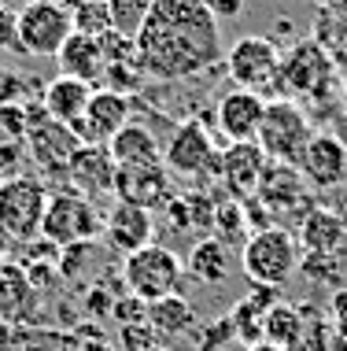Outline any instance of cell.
I'll return each instance as SVG.
<instances>
[{"mask_svg": "<svg viewBox=\"0 0 347 351\" xmlns=\"http://www.w3.org/2000/svg\"><path fill=\"white\" fill-rule=\"evenodd\" d=\"M133 49L137 67L155 82H185L226 60L218 19L203 0H152Z\"/></svg>", "mask_w": 347, "mask_h": 351, "instance_id": "6da1fadb", "label": "cell"}, {"mask_svg": "<svg viewBox=\"0 0 347 351\" xmlns=\"http://www.w3.org/2000/svg\"><path fill=\"white\" fill-rule=\"evenodd\" d=\"M299 259H303V248L296 237L285 226H270V230H255L244 241L240 270L251 285L281 289L285 281H292V274H299Z\"/></svg>", "mask_w": 347, "mask_h": 351, "instance_id": "7a4b0ae2", "label": "cell"}, {"mask_svg": "<svg viewBox=\"0 0 347 351\" xmlns=\"http://www.w3.org/2000/svg\"><path fill=\"white\" fill-rule=\"evenodd\" d=\"M49 185L41 174H12L0 182V233L12 244H30L41 237V218L49 207Z\"/></svg>", "mask_w": 347, "mask_h": 351, "instance_id": "3957f363", "label": "cell"}, {"mask_svg": "<svg viewBox=\"0 0 347 351\" xmlns=\"http://www.w3.org/2000/svg\"><path fill=\"white\" fill-rule=\"evenodd\" d=\"M314 130H311V119L307 111L299 108L292 97H274L266 100V115H262V126H259V137L255 145L266 152L270 163H288V167H299L307 145H311Z\"/></svg>", "mask_w": 347, "mask_h": 351, "instance_id": "277c9868", "label": "cell"}, {"mask_svg": "<svg viewBox=\"0 0 347 351\" xmlns=\"http://www.w3.org/2000/svg\"><path fill=\"white\" fill-rule=\"evenodd\" d=\"M336 85V63L322 41H299L281 52V97L329 100Z\"/></svg>", "mask_w": 347, "mask_h": 351, "instance_id": "5b68a950", "label": "cell"}, {"mask_svg": "<svg viewBox=\"0 0 347 351\" xmlns=\"http://www.w3.org/2000/svg\"><path fill=\"white\" fill-rule=\"evenodd\" d=\"M185 278V259L163 244H148L133 255L122 259V281H126L129 296L140 303H155L163 296H174Z\"/></svg>", "mask_w": 347, "mask_h": 351, "instance_id": "8992f818", "label": "cell"}, {"mask_svg": "<svg viewBox=\"0 0 347 351\" xmlns=\"http://www.w3.org/2000/svg\"><path fill=\"white\" fill-rule=\"evenodd\" d=\"M222 63H226L233 85L262 93L266 100L281 97V49L270 37H262V34L240 37L233 49H226Z\"/></svg>", "mask_w": 347, "mask_h": 351, "instance_id": "52a82bcc", "label": "cell"}, {"mask_svg": "<svg viewBox=\"0 0 347 351\" xmlns=\"http://www.w3.org/2000/svg\"><path fill=\"white\" fill-rule=\"evenodd\" d=\"M104 233V215L97 211V204L89 196L74 193V189H60L49 196L41 218V237L52 241L55 248H67V244H81V241H97Z\"/></svg>", "mask_w": 347, "mask_h": 351, "instance_id": "ba28073f", "label": "cell"}, {"mask_svg": "<svg viewBox=\"0 0 347 351\" xmlns=\"http://www.w3.org/2000/svg\"><path fill=\"white\" fill-rule=\"evenodd\" d=\"M70 34H74V19L63 4L30 0L26 8H18V49H23V56L55 60Z\"/></svg>", "mask_w": 347, "mask_h": 351, "instance_id": "9c48e42d", "label": "cell"}, {"mask_svg": "<svg viewBox=\"0 0 347 351\" xmlns=\"http://www.w3.org/2000/svg\"><path fill=\"white\" fill-rule=\"evenodd\" d=\"M163 167L170 174H181V178H200V174H211L218 178L222 170V148L211 141V134L203 130V122H181L174 126L170 141L163 148Z\"/></svg>", "mask_w": 347, "mask_h": 351, "instance_id": "30bf717a", "label": "cell"}, {"mask_svg": "<svg viewBox=\"0 0 347 351\" xmlns=\"http://www.w3.org/2000/svg\"><path fill=\"white\" fill-rule=\"evenodd\" d=\"M23 145H26V156L34 159V167L41 170V178L60 174L63 182H67V167H70L74 152L81 148V141L74 137L70 126H63V122L44 115L41 122H34V126L26 130Z\"/></svg>", "mask_w": 347, "mask_h": 351, "instance_id": "8fae6325", "label": "cell"}, {"mask_svg": "<svg viewBox=\"0 0 347 351\" xmlns=\"http://www.w3.org/2000/svg\"><path fill=\"white\" fill-rule=\"evenodd\" d=\"M129 111H133L129 97H122L115 89H97L89 108H86V115L74 122L70 130L81 145H107L122 126H129Z\"/></svg>", "mask_w": 347, "mask_h": 351, "instance_id": "7c38bea8", "label": "cell"}, {"mask_svg": "<svg viewBox=\"0 0 347 351\" xmlns=\"http://www.w3.org/2000/svg\"><path fill=\"white\" fill-rule=\"evenodd\" d=\"M255 200L270 211V218H285L303 211L307 200H311V185L299 174V167L288 163H266L262 170V182L255 189Z\"/></svg>", "mask_w": 347, "mask_h": 351, "instance_id": "4fadbf2b", "label": "cell"}, {"mask_svg": "<svg viewBox=\"0 0 347 351\" xmlns=\"http://www.w3.org/2000/svg\"><path fill=\"white\" fill-rule=\"evenodd\" d=\"M262 115H266V97L251 93V89H240V85L222 93V100L214 104V122H218L226 145H233V141H255Z\"/></svg>", "mask_w": 347, "mask_h": 351, "instance_id": "5bb4252c", "label": "cell"}, {"mask_svg": "<svg viewBox=\"0 0 347 351\" xmlns=\"http://www.w3.org/2000/svg\"><path fill=\"white\" fill-rule=\"evenodd\" d=\"M266 152H262L255 141H233V145L222 148V185L229 189L233 200H251L255 196V189L262 182V170H266Z\"/></svg>", "mask_w": 347, "mask_h": 351, "instance_id": "9a60e30c", "label": "cell"}, {"mask_svg": "<svg viewBox=\"0 0 347 351\" xmlns=\"http://www.w3.org/2000/svg\"><path fill=\"white\" fill-rule=\"evenodd\" d=\"M115 200L148 207V211L166 207L174 200L170 170H166L163 163H152V167H118L115 170Z\"/></svg>", "mask_w": 347, "mask_h": 351, "instance_id": "2e32d148", "label": "cell"}, {"mask_svg": "<svg viewBox=\"0 0 347 351\" xmlns=\"http://www.w3.org/2000/svg\"><path fill=\"white\" fill-rule=\"evenodd\" d=\"M104 237L107 244L122 255H133L148 244H155V215L148 207H137V204H126V200H115L111 211L104 215Z\"/></svg>", "mask_w": 347, "mask_h": 351, "instance_id": "e0dca14e", "label": "cell"}, {"mask_svg": "<svg viewBox=\"0 0 347 351\" xmlns=\"http://www.w3.org/2000/svg\"><path fill=\"white\" fill-rule=\"evenodd\" d=\"M115 170L118 167L107 145H81L67 167V182L74 185V193L97 204V196H115Z\"/></svg>", "mask_w": 347, "mask_h": 351, "instance_id": "ac0fdd59", "label": "cell"}, {"mask_svg": "<svg viewBox=\"0 0 347 351\" xmlns=\"http://www.w3.org/2000/svg\"><path fill=\"white\" fill-rule=\"evenodd\" d=\"M299 174L311 189H336L347 178V145L336 134H314L299 159Z\"/></svg>", "mask_w": 347, "mask_h": 351, "instance_id": "d6986e66", "label": "cell"}, {"mask_svg": "<svg viewBox=\"0 0 347 351\" xmlns=\"http://www.w3.org/2000/svg\"><path fill=\"white\" fill-rule=\"evenodd\" d=\"M92 85L81 78H70V74H55V78L41 89V104L49 111V119L63 122V126H74L81 115H86L89 100H92Z\"/></svg>", "mask_w": 347, "mask_h": 351, "instance_id": "ffe728a7", "label": "cell"}, {"mask_svg": "<svg viewBox=\"0 0 347 351\" xmlns=\"http://www.w3.org/2000/svg\"><path fill=\"white\" fill-rule=\"evenodd\" d=\"M296 241L303 252H340V244L347 241V222L333 207H311L296 226Z\"/></svg>", "mask_w": 347, "mask_h": 351, "instance_id": "44dd1931", "label": "cell"}, {"mask_svg": "<svg viewBox=\"0 0 347 351\" xmlns=\"http://www.w3.org/2000/svg\"><path fill=\"white\" fill-rule=\"evenodd\" d=\"M55 63H60V74H70V78H81L89 85L104 82V71H107L100 41L97 37H86V34H70L67 45L55 56Z\"/></svg>", "mask_w": 347, "mask_h": 351, "instance_id": "7402d4cb", "label": "cell"}, {"mask_svg": "<svg viewBox=\"0 0 347 351\" xmlns=\"http://www.w3.org/2000/svg\"><path fill=\"white\" fill-rule=\"evenodd\" d=\"M107 148H111L115 167H152V163H163V148H159L155 134L148 126H137V122L122 126L118 134L107 141Z\"/></svg>", "mask_w": 347, "mask_h": 351, "instance_id": "603a6c76", "label": "cell"}, {"mask_svg": "<svg viewBox=\"0 0 347 351\" xmlns=\"http://www.w3.org/2000/svg\"><path fill=\"white\" fill-rule=\"evenodd\" d=\"M34 303H37V289L26 278V267L0 263V318L26 322L34 315Z\"/></svg>", "mask_w": 347, "mask_h": 351, "instance_id": "cb8c5ba5", "label": "cell"}, {"mask_svg": "<svg viewBox=\"0 0 347 351\" xmlns=\"http://www.w3.org/2000/svg\"><path fill=\"white\" fill-rule=\"evenodd\" d=\"M185 274H192L200 285H222L229 278V248L218 237H203L185 255Z\"/></svg>", "mask_w": 347, "mask_h": 351, "instance_id": "d4e9b609", "label": "cell"}, {"mask_svg": "<svg viewBox=\"0 0 347 351\" xmlns=\"http://www.w3.org/2000/svg\"><path fill=\"white\" fill-rule=\"evenodd\" d=\"M333 322L322 307L299 303V333L288 351H333Z\"/></svg>", "mask_w": 347, "mask_h": 351, "instance_id": "484cf974", "label": "cell"}, {"mask_svg": "<svg viewBox=\"0 0 347 351\" xmlns=\"http://www.w3.org/2000/svg\"><path fill=\"white\" fill-rule=\"evenodd\" d=\"M148 322H152V329L159 333H189L196 326V311L192 303L181 296V292H174V296H163L155 303H148Z\"/></svg>", "mask_w": 347, "mask_h": 351, "instance_id": "4316f807", "label": "cell"}, {"mask_svg": "<svg viewBox=\"0 0 347 351\" xmlns=\"http://www.w3.org/2000/svg\"><path fill=\"white\" fill-rule=\"evenodd\" d=\"M67 12L74 19V34H86V37H104L111 30V12H107V0H70Z\"/></svg>", "mask_w": 347, "mask_h": 351, "instance_id": "83f0119b", "label": "cell"}, {"mask_svg": "<svg viewBox=\"0 0 347 351\" xmlns=\"http://www.w3.org/2000/svg\"><path fill=\"white\" fill-rule=\"evenodd\" d=\"M299 333V303H285L277 300L266 311V340L277 348H292V340Z\"/></svg>", "mask_w": 347, "mask_h": 351, "instance_id": "f1b7e54d", "label": "cell"}, {"mask_svg": "<svg viewBox=\"0 0 347 351\" xmlns=\"http://www.w3.org/2000/svg\"><path fill=\"white\" fill-rule=\"evenodd\" d=\"M107 12H111V30L122 37H137L144 15L152 12V0H107Z\"/></svg>", "mask_w": 347, "mask_h": 351, "instance_id": "f546056e", "label": "cell"}, {"mask_svg": "<svg viewBox=\"0 0 347 351\" xmlns=\"http://www.w3.org/2000/svg\"><path fill=\"white\" fill-rule=\"evenodd\" d=\"M214 230H218V241H244V230H251L248 226V211H244L240 200H218V207H214Z\"/></svg>", "mask_w": 347, "mask_h": 351, "instance_id": "4dcf8cb0", "label": "cell"}, {"mask_svg": "<svg viewBox=\"0 0 347 351\" xmlns=\"http://www.w3.org/2000/svg\"><path fill=\"white\" fill-rule=\"evenodd\" d=\"M299 274H303L307 281H322V285H333V289H344L340 278V259H336V252L322 255V252H303V259H299Z\"/></svg>", "mask_w": 347, "mask_h": 351, "instance_id": "1f68e13d", "label": "cell"}, {"mask_svg": "<svg viewBox=\"0 0 347 351\" xmlns=\"http://www.w3.org/2000/svg\"><path fill=\"white\" fill-rule=\"evenodd\" d=\"M92 259H100V248L97 241H81V244H67V248H60V259H55V270L63 274V278H81V270L92 267Z\"/></svg>", "mask_w": 347, "mask_h": 351, "instance_id": "d6a6232c", "label": "cell"}, {"mask_svg": "<svg viewBox=\"0 0 347 351\" xmlns=\"http://www.w3.org/2000/svg\"><path fill=\"white\" fill-rule=\"evenodd\" d=\"M104 82H107V89H115V93H122V97H129L133 89H140V85H144V71L137 67V60L107 63Z\"/></svg>", "mask_w": 347, "mask_h": 351, "instance_id": "836d02e7", "label": "cell"}, {"mask_svg": "<svg viewBox=\"0 0 347 351\" xmlns=\"http://www.w3.org/2000/svg\"><path fill=\"white\" fill-rule=\"evenodd\" d=\"M0 130H4L8 141H26V130H30V122H26V104H4V108H0Z\"/></svg>", "mask_w": 347, "mask_h": 351, "instance_id": "e575fe53", "label": "cell"}, {"mask_svg": "<svg viewBox=\"0 0 347 351\" xmlns=\"http://www.w3.org/2000/svg\"><path fill=\"white\" fill-rule=\"evenodd\" d=\"M0 52H23L18 49V12L0 4Z\"/></svg>", "mask_w": 347, "mask_h": 351, "instance_id": "d590c367", "label": "cell"}, {"mask_svg": "<svg viewBox=\"0 0 347 351\" xmlns=\"http://www.w3.org/2000/svg\"><path fill=\"white\" fill-rule=\"evenodd\" d=\"M23 93H26L23 78H15L12 71H0V108H4V104H18Z\"/></svg>", "mask_w": 347, "mask_h": 351, "instance_id": "8d00e7d4", "label": "cell"}, {"mask_svg": "<svg viewBox=\"0 0 347 351\" xmlns=\"http://www.w3.org/2000/svg\"><path fill=\"white\" fill-rule=\"evenodd\" d=\"M203 4H207V8H211V15L222 23V19H237V15H240L244 0H203Z\"/></svg>", "mask_w": 347, "mask_h": 351, "instance_id": "74e56055", "label": "cell"}, {"mask_svg": "<svg viewBox=\"0 0 347 351\" xmlns=\"http://www.w3.org/2000/svg\"><path fill=\"white\" fill-rule=\"evenodd\" d=\"M12 344H15V329L8 318H0V351H12Z\"/></svg>", "mask_w": 347, "mask_h": 351, "instance_id": "f35d334b", "label": "cell"}, {"mask_svg": "<svg viewBox=\"0 0 347 351\" xmlns=\"http://www.w3.org/2000/svg\"><path fill=\"white\" fill-rule=\"evenodd\" d=\"M248 351H288V348H277V344H270V340H262V344H251Z\"/></svg>", "mask_w": 347, "mask_h": 351, "instance_id": "ab89813d", "label": "cell"}, {"mask_svg": "<svg viewBox=\"0 0 347 351\" xmlns=\"http://www.w3.org/2000/svg\"><path fill=\"white\" fill-rule=\"evenodd\" d=\"M44 4H63V8H67V0H44Z\"/></svg>", "mask_w": 347, "mask_h": 351, "instance_id": "60d3db41", "label": "cell"}, {"mask_svg": "<svg viewBox=\"0 0 347 351\" xmlns=\"http://www.w3.org/2000/svg\"><path fill=\"white\" fill-rule=\"evenodd\" d=\"M344 108H347V82H344Z\"/></svg>", "mask_w": 347, "mask_h": 351, "instance_id": "b9f144b4", "label": "cell"}, {"mask_svg": "<svg viewBox=\"0 0 347 351\" xmlns=\"http://www.w3.org/2000/svg\"><path fill=\"white\" fill-rule=\"evenodd\" d=\"M0 170H4V159H0Z\"/></svg>", "mask_w": 347, "mask_h": 351, "instance_id": "7bdbcfd3", "label": "cell"}]
</instances>
